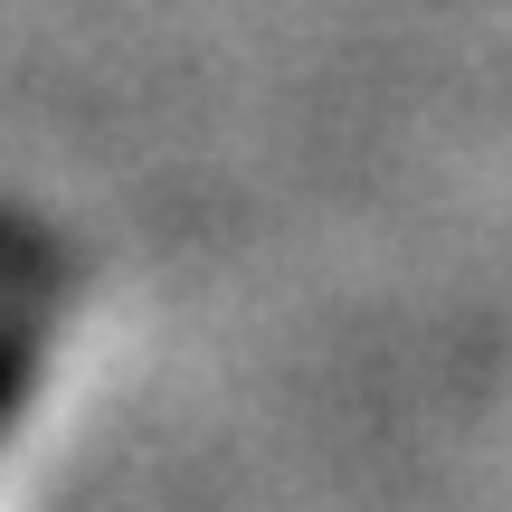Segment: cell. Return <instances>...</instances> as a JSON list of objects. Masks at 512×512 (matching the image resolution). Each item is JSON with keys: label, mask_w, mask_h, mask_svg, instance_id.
Returning <instances> with one entry per match:
<instances>
[{"label": "cell", "mask_w": 512, "mask_h": 512, "mask_svg": "<svg viewBox=\"0 0 512 512\" xmlns=\"http://www.w3.org/2000/svg\"><path fill=\"white\" fill-rule=\"evenodd\" d=\"M29 389H38V332L19 323V313H0V437L19 427Z\"/></svg>", "instance_id": "obj_1"}]
</instances>
